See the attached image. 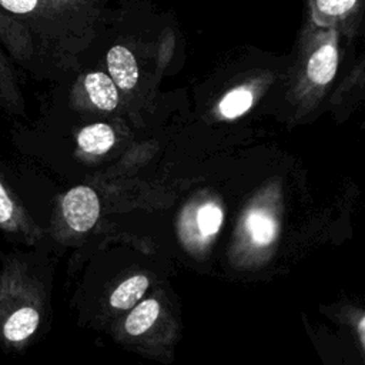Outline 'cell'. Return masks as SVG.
I'll list each match as a JSON object with an SVG mask.
<instances>
[{
  "label": "cell",
  "instance_id": "8",
  "mask_svg": "<svg viewBox=\"0 0 365 365\" xmlns=\"http://www.w3.org/2000/svg\"><path fill=\"white\" fill-rule=\"evenodd\" d=\"M84 88L90 100L101 110L111 111L118 101V91L110 76L101 71L88 73L84 77Z\"/></svg>",
  "mask_w": 365,
  "mask_h": 365
},
{
  "label": "cell",
  "instance_id": "3",
  "mask_svg": "<svg viewBox=\"0 0 365 365\" xmlns=\"http://www.w3.org/2000/svg\"><path fill=\"white\" fill-rule=\"evenodd\" d=\"M309 19L321 27L352 30L361 20L365 0H307Z\"/></svg>",
  "mask_w": 365,
  "mask_h": 365
},
{
  "label": "cell",
  "instance_id": "1",
  "mask_svg": "<svg viewBox=\"0 0 365 365\" xmlns=\"http://www.w3.org/2000/svg\"><path fill=\"white\" fill-rule=\"evenodd\" d=\"M41 321L37 294L23 264L6 257L0 264V346L20 351Z\"/></svg>",
  "mask_w": 365,
  "mask_h": 365
},
{
  "label": "cell",
  "instance_id": "7",
  "mask_svg": "<svg viewBox=\"0 0 365 365\" xmlns=\"http://www.w3.org/2000/svg\"><path fill=\"white\" fill-rule=\"evenodd\" d=\"M0 41L6 46L9 53L19 60H24L33 50V36L13 16L0 9Z\"/></svg>",
  "mask_w": 365,
  "mask_h": 365
},
{
  "label": "cell",
  "instance_id": "15",
  "mask_svg": "<svg viewBox=\"0 0 365 365\" xmlns=\"http://www.w3.org/2000/svg\"><path fill=\"white\" fill-rule=\"evenodd\" d=\"M197 222L201 234L212 235L215 234L222 222V211L214 204L202 205L197 214Z\"/></svg>",
  "mask_w": 365,
  "mask_h": 365
},
{
  "label": "cell",
  "instance_id": "11",
  "mask_svg": "<svg viewBox=\"0 0 365 365\" xmlns=\"http://www.w3.org/2000/svg\"><path fill=\"white\" fill-rule=\"evenodd\" d=\"M147 287H148L147 277L134 275L117 287V289L111 294L110 302L114 308H118V309L131 308L143 297Z\"/></svg>",
  "mask_w": 365,
  "mask_h": 365
},
{
  "label": "cell",
  "instance_id": "10",
  "mask_svg": "<svg viewBox=\"0 0 365 365\" xmlns=\"http://www.w3.org/2000/svg\"><path fill=\"white\" fill-rule=\"evenodd\" d=\"M0 107L9 113H20L23 108L20 88L10 63L0 51Z\"/></svg>",
  "mask_w": 365,
  "mask_h": 365
},
{
  "label": "cell",
  "instance_id": "16",
  "mask_svg": "<svg viewBox=\"0 0 365 365\" xmlns=\"http://www.w3.org/2000/svg\"><path fill=\"white\" fill-rule=\"evenodd\" d=\"M58 1L94 17H97V14H100L106 6V0H58Z\"/></svg>",
  "mask_w": 365,
  "mask_h": 365
},
{
  "label": "cell",
  "instance_id": "6",
  "mask_svg": "<svg viewBox=\"0 0 365 365\" xmlns=\"http://www.w3.org/2000/svg\"><path fill=\"white\" fill-rule=\"evenodd\" d=\"M107 68L111 80L123 90H131L138 80L140 71L133 51L121 44L113 46L107 53Z\"/></svg>",
  "mask_w": 365,
  "mask_h": 365
},
{
  "label": "cell",
  "instance_id": "14",
  "mask_svg": "<svg viewBox=\"0 0 365 365\" xmlns=\"http://www.w3.org/2000/svg\"><path fill=\"white\" fill-rule=\"evenodd\" d=\"M247 228L258 245L269 244L275 237V222L274 220L262 212V211H252L247 218Z\"/></svg>",
  "mask_w": 365,
  "mask_h": 365
},
{
  "label": "cell",
  "instance_id": "17",
  "mask_svg": "<svg viewBox=\"0 0 365 365\" xmlns=\"http://www.w3.org/2000/svg\"><path fill=\"white\" fill-rule=\"evenodd\" d=\"M359 334H361L362 341H364V319H361V324H359Z\"/></svg>",
  "mask_w": 365,
  "mask_h": 365
},
{
  "label": "cell",
  "instance_id": "2",
  "mask_svg": "<svg viewBox=\"0 0 365 365\" xmlns=\"http://www.w3.org/2000/svg\"><path fill=\"white\" fill-rule=\"evenodd\" d=\"M0 9L23 23L31 36H58L64 29L94 17L58 0H0Z\"/></svg>",
  "mask_w": 365,
  "mask_h": 365
},
{
  "label": "cell",
  "instance_id": "5",
  "mask_svg": "<svg viewBox=\"0 0 365 365\" xmlns=\"http://www.w3.org/2000/svg\"><path fill=\"white\" fill-rule=\"evenodd\" d=\"M0 231L11 238L30 241L34 238L36 228L13 194L10 185L0 173Z\"/></svg>",
  "mask_w": 365,
  "mask_h": 365
},
{
  "label": "cell",
  "instance_id": "12",
  "mask_svg": "<svg viewBox=\"0 0 365 365\" xmlns=\"http://www.w3.org/2000/svg\"><path fill=\"white\" fill-rule=\"evenodd\" d=\"M160 314V304L155 299L143 301L125 319V331L130 335H140L148 331Z\"/></svg>",
  "mask_w": 365,
  "mask_h": 365
},
{
  "label": "cell",
  "instance_id": "9",
  "mask_svg": "<svg viewBox=\"0 0 365 365\" xmlns=\"http://www.w3.org/2000/svg\"><path fill=\"white\" fill-rule=\"evenodd\" d=\"M114 140L115 138L111 127L104 123L87 125L77 135L78 147L86 153L97 155L107 153L113 147Z\"/></svg>",
  "mask_w": 365,
  "mask_h": 365
},
{
  "label": "cell",
  "instance_id": "4",
  "mask_svg": "<svg viewBox=\"0 0 365 365\" xmlns=\"http://www.w3.org/2000/svg\"><path fill=\"white\" fill-rule=\"evenodd\" d=\"M100 202L97 194L86 185L71 188L61 201V217L76 232L88 231L97 221Z\"/></svg>",
  "mask_w": 365,
  "mask_h": 365
},
{
  "label": "cell",
  "instance_id": "13",
  "mask_svg": "<svg viewBox=\"0 0 365 365\" xmlns=\"http://www.w3.org/2000/svg\"><path fill=\"white\" fill-rule=\"evenodd\" d=\"M252 104V91L248 87L231 90L220 103V111L227 118H234L244 114Z\"/></svg>",
  "mask_w": 365,
  "mask_h": 365
}]
</instances>
